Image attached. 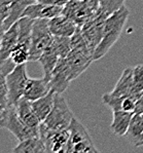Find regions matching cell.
Returning a JSON list of instances; mask_svg holds the SVG:
<instances>
[{"label": "cell", "instance_id": "6da1fadb", "mask_svg": "<svg viewBox=\"0 0 143 153\" xmlns=\"http://www.w3.org/2000/svg\"><path fill=\"white\" fill-rule=\"evenodd\" d=\"M129 16H130V10L126 6H124L106 19L104 29H103L102 40L97 46L93 56L94 61L99 60L105 55H107L110 48L115 44V42L121 37Z\"/></svg>", "mask_w": 143, "mask_h": 153}, {"label": "cell", "instance_id": "7a4b0ae2", "mask_svg": "<svg viewBox=\"0 0 143 153\" xmlns=\"http://www.w3.org/2000/svg\"><path fill=\"white\" fill-rule=\"evenodd\" d=\"M0 126L10 131L19 142L26 139L39 137V128H31L27 126L19 116L16 106L8 105L0 111Z\"/></svg>", "mask_w": 143, "mask_h": 153}, {"label": "cell", "instance_id": "3957f363", "mask_svg": "<svg viewBox=\"0 0 143 153\" xmlns=\"http://www.w3.org/2000/svg\"><path fill=\"white\" fill-rule=\"evenodd\" d=\"M48 19H37L34 20L31 34V48H30L29 62L38 61L44 51L51 45L54 36L50 30Z\"/></svg>", "mask_w": 143, "mask_h": 153}, {"label": "cell", "instance_id": "277c9868", "mask_svg": "<svg viewBox=\"0 0 143 153\" xmlns=\"http://www.w3.org/2000/svg\"><path fill=\"white\" fill-rule=\"evenodd\" d=\"M19 22V40L11 51L9 58L16 65H22L29 62L30 48H31V34L34 20L28 16H22Z\"/></svg>", "mask_w": 143, "mask_h": 153}, {"label": "cell", "instance_id": "5b68a950", "mask_svg": "<svg viewBox=\"0 0 143 153\" xmlns=\"http://www.w3.org/2000/svg\"><path fill=\"white\" fill-rule=\"evenodd\" d=\"M70 137L66 153H97L99 150L95 147L93 140L86 126L75 117L69 126Z\"/></svg>", "mask_w": 143, "mask_h": 153}, {"label": "cell", "instance_id": "8992f818", "mask_svg": "<svg viewBox=\"0 0 143 153\" xmlns=\"http://www.w3.org/2000/svg\"><path fill=\"white\" fill-rule=\"evenodd\" d=\"M74 117L75 116L69 108L66 98L63 96V94L55 93L53 109L42 123L54 129L69 128Z\"/></svg>", "mask_w": 143, "mask_h": 153}, {"label": "cell", "instance_id": "52a82bcc", "mask_svg": "<svg viewBox=\"0 0 143 153\" xmlns=\"http://www.w3.org/2000/svg\"><path fill=\"white\" fill-rule=\"evenodd\" d=\"M99 9V0H69L63 6L62 15L81 27Z\"/></svg>", "mask_w": 143, "mask_h": 153}, {"label": "cell", "instance_id": "ba28073f", "mask_svg": "<svg viewBox=\"0 0 143 153\" xmlns=\"http://www.w3.org/2000/svg\"><path fill=\"white\" fill-rule=\"evenodd\" d=\"M39 137L46 147V152L66 153L68 141L70 137L69 128L54 129L41 122L39 126Z\"/></svg>", "mask_w": 143, "mask_h": 153}, {"label": "cell", "instance_id": "9c48e42d", "mask_svg": "<svg viewBox=\"0 0 143 153\" xmlns=\"http://www.w3.org/2000/svg\"><path fill=\"white\" fill-rule=\"evenodd\" d=\"M29 79L26 71V64L17 65V67L5 76L6 85L8 91V102L16 106L24 97V91L27 81Z\"/></svg>", "mask_w": 143, "mask_h": 153}, {"label": "cell", "instance_id": "30bf717a", "mask_svg": "<svg viewBox=\"0 0 143 153\" xmlns=\"http://www.w3.org/2000/svg\"><path fill=\"white\" fill-rule=\"evenodd\" d=\"M108 16L102 13L98 9L97 13L80 27L83 35L88 42L89 48L93 53V56L97 46L99 45L102 40L103 29H104V24Z\"/></svg>", "mask_w": 143, "mask_h": 153}, {"label": "cell", "instance_id": "8fae6325", "mask_svg": "<svg viewBox=\"0 0 143 153\" xmlns=\"http://www.w3.org/2000/svg\"><path fill=\"white\" fill-rule=\"evenodd\" d=\"M72 80L73 79H72L71 70L66 58H61L51 72L50 78L51 91L57 94H64Z\"/></svg>", "mask_w": 143, "mask_h": 153}, {"label": "cell", "instance_id": "7c38bea8", "mask_svg": "<svg viewBox=\"0 0 143 153\" xmlns=\"http://www.w3.org/2000/svg\"><path fill=\"white\" fill-rule=\"evenodd\" d=\"M66 60L71 70L73 80L83 74L94 62L93 56L88 55L78 49H71L66 56Z\"/></svg>", "mask_w": 143, "mask_h": 153}, {"label": "cell", "instance_id": "4fadbf2b", "mask_svg": "<svg viewBox=\"0 0 143 153\" xmlns=\"http://www.w3.org/2000/svg\"><path fill=\"white\" fill-rule=\"evenodd\" d=\"M139 94L140 93H135L128 97L118 98L112 96L110 93H107L102 96V102L106 106H108L112 111L124 110V111L135 113L136 103H137Z\"/></svg>", "mask_w": 143, "mask_h": 153}, {"label": "cell", "instance_id": "5bb4252c", "mask_svg": "<svg viewBox=\"0 0 143 153\" xmlns=\"http://www.w3.org/2000/svg\"><path fill=\"white\" fill-rule=\"evenodd\" d=\"M62 10L63 6L50 5V4L34 2V3L27 6L23 16H28V18L33 19V20H37V19H48L50 20V19L61 15Z\"/></svg>", "mask_w": 143, "mask_h": 153}, {"label": "cell", "instance_id": "9a60e30c", "mask_svg": "<svg viewBox=\"0 0 143 153\" xmlns=\"http://www.w3.org/2000/svg\"><path fill=\"white\" fill-rule=\"evenodd\" d=\"M48 26H50V30L54 36L62 37H71L78 27L73 21L63 16L62 13L53 19H50Z\"/></svg>", "mask_w": 143, "mask_h": 153}, {"label": "cell", "instance_id": "2e32d148", "mask_svg": "<svg viewBox=\"0 0 143 153\" xmlns=\"http://www.w3.org/2000/svg\"><path fill=\"white\" fill-rule=\"evenodd\" d=\"M50 91V81L46 80L44 77L43 78H29L25 88L24 98L32 102L48 95Z\"/></svg>", "mask_w": 143, "mask_h": 153}, {"label": "cell", "instance_id": "e0dca14e", "mask_svg": "<svg viewBox=\"0 0 143 153\" xmlns=\"http://www.w3.org/2000/svg\"><path fill=\"white\" fill-rule=\"evenodd\" d=\"M137 93L134 88V80H133V68L128 67L124 69L119 77L118 83L115 84L113 91H111V95L118 98H124L131 96L133 94Z\"/></svg>", "mask_w": 143, "mask_h": 153}, {"label": "cell", "instance_id": "ac0fdd59", "mask_svg": "<svg viewBox=\"0 0 143 153\" xmlns=\"http://www.w3.org/2000/svg\"><path fill=\"white\" fill-rule=\"evenodd\" d=\"M19 40V22H16L8 30L1 34L0 44V61L10 56L11 51L16 48Z\"/></svg>", "mask_w": 143, "mask_h": 153}, {"label": "cell", "instance_id": "d6986e66", "mask_svg": "<svg viewBox=\"0 0 143 153\" xmlns=\"http://www.w3.org/2000/svg\"><path fill=\"white\" fill-rule=\"evenodd\" d=\"M134 114L135 113L133 112L124 110L112 111V122L110 124V129L112 133L118 137H125Z\"/></svg>", "mask_w": 143, "mask_h": 153}, {"label": "cell", "instance_id": "ffe728a7", "mask_svg": "<svg viewBox=\"0 0 143 153\" xmlns=\"http://www.w3.org/2000/svg\"><path fill=\"white\" fill-rule=\"evenodd\" d=\"M125 138L134 147L143 146V113H135Z\"/></svg>", "mask_w": 143, "mask_h": 153}, {"label": "cell", "instance_id": "44dd1931", "mask_svg": "<svg viewBox=\"0 0 143 153\" xmlns=\"http://www.w3.org/2000/svg\"><path fill=\"white\" fill-rule=\"evenodd\" d=\"M16 109H17L19 116L27 126H31V128H39L41 121L39 120L33 107H32L31 101L23 97L16 105Z\"/></svg>", "mask_w": 143, "mask_h": 153}, {"label": "cell", "instance_id": "7402d4cb", "mask_svg": "<svg viewBox=\"0 0 143 153\" xmlns=\"http://www.w3.org/2000/svg\"><path fill=\"white\" fill-rule=\"evenodd\" d=\"M60 59L61 58H60L59 53L56 51L54 44L50 45L43 53H42L38 62L40 63L42 66V69H43V77L46 80L50 81L51 72L55 69L56 65H57L58 61H59Z\"/></svg>", "mask_w": 143, "mask_h": 153}, {"label": "cell", "instance_id": "603a6c76", "mask_svg": "<svg viewBox=\"0 0 143 153\" xmlns=\"http://www.w3.org/2000/svg\"><path fill=\"white\" fill-rule=\"evenodd\" d=\"M54 101H55V91H51L48 95L43 97L32 101V107L41 122L44 121V119L51 113L54 106Z\"/></svg>", "mask_w": 143, "mask_h": 153}, {"label": "cell", "instance_id": "cb8c5ba5", "mask_svg": "<svg viewBox=\"0 0 143 153\" xmlns=\"http://www.w3.org/2000/svg\"><path fill=\"white\" fill-rule=\"evenodd\" d=\"M15 153H44L46 147L40 137H34L26 139L19 142V145L13 149Z\"/></svg>", "mask_w": 143, "mask_h": 153}, {"label": "cell", "instance_id": "d4e9b609", "mask_svg": "<svg viewBox=\"0 0 143 153\" xmlns=\"http://www.w3.org/2000/svg\"><path fill=\"white\" fill-rule=\"evenodd\" d=\"M126 0H99V10L107 16L125 6Z\"/></svg>", "mask_w": 143, "mask_h": 153}, {"label": "cell", "instance_id": "484cf974", "mask_svg": "<svg viewBox=\"0 0 143 153\" xmlns=\"http://www.w3.org/2000/svg\"><path fill=\"white\" fill-rule=\"evenodd\" d=\"M53 44L59 53L60 58H66L71 51V37L55 36Z\"/></svg>", "mask_w": 143, "mask_h": 153}, {"label": "cell", "instance_id": "4316f807", "mask_svg": "<svg viewBox=\"0 0 143 153\" xmlns=\"http://www.w3.org/2000/svg\"><path fill=\"white\" fill-rule=\"evenodd\" d=\"M134 88L137 93L143 91V64H139L133 68Z\"/></svg>", "mask_w": 143, "mask_h": 153}, {"label": "cell", "instance_id": "83f0119b", "mask_svg": "<svg viewBox=\"0 0 143 153\" xmlns=\"http://www.w3.org/2000/svg\"><path fill=\"white\" fill-rule=\"evenodd\" d=\"M16 67H17V65L15 64V62L10 58H7L3 61H0V74H1V76H6Z\"/></svg>", "mask_w": 143, "mask_h": 153}, {"label": "cell", "instance_id": "f1b7e54d", "mask_svg": "<svg viewBox=\"0 0 143 153\" xmlns=\"http://www.w3.org/2000/svg\"><path fill=\"white\" fill-rule=\"evenodd\" d=\"M68 1L69 0H34V2L50 4V5H59V6H64Z\"/></svg>", "mask_w": 143, "mask_h": 153}, {"label": "cell", "instance_id": "f546056e", "mask_svg": "<svg viewBox=\"0 0 143 153\" xmlns=\"http://www.w3.org/2000/svg\"><path fill=\"white\" fill-rule=\"evenodd\" d=\"M135 113H143V91H140L138 97L137 103H136Z\"/></svg>", "mask_w": 143, "mask_h": 153}, {"label": "cell", "instance_id": "4dcf8cb0", "mask_svg": "<svg viewBox=\"0 0 143 153\" xmlns=\"http://www.w3.org/2000/svg\"><path fill=\"white\" fill-rule=\"evenodd\" d=\"M13 0H0V4H6V5H9L11 4Z\"/></svg>", "mask_w": 143, "mask_h": 153}]
</instances>
